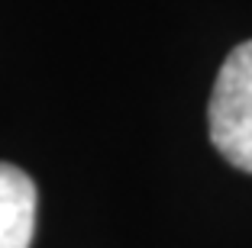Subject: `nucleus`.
<instances>
[{"instance_id": "nucleus-1", "label": "nucleus", "mask_w": 252, "mask_h": 248, "mask_svg": "<svg viewBox=\"0 0 252 248\" xmlns=\"http://www.w3.org/2000/svg\"><path fill=\"white\" fill-rule=\"evenodd\" d=\"M207 119L214 148L233 168L252 174V39L220 65Z\"/></svg>"}, {"instance_id": "nucleus-2", "label": "nucleus", "mask_w": 252, "mask_h": 248, "mask_svg": "<svg viewBox=\"0 0 252 248\" xmlns=\"http://www.w3.org/2000/svg\"><path fill=\"white\" fill-rule=\"evenodd\" d=\"M36 200L32 177L0 161V248H30L36 232Z\"/></svg>"}]
</instances>
